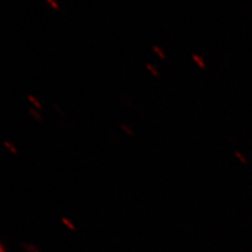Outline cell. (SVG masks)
<instances>
[{
	"instance_id": "5",
	"label": "cell",
	"mask_w": 252,
	"mask_h": 252,
	"mask_svg": "<svg viewBox=\"0 0 252 252\" xmlns=\"http://www.w3.org/2000/svg\"><path fill=\"white\" fill-rule=\"evenodd\" d=\"M3 143H4V145H5V146H7V147H9V148L11 149V152H12L13 154H17V152L15 151L14 147H12V146L9 144V142H7V141H5V140H4V141H3Z\"/></svg>"
},
{
	"instance_id": "6",
	"label": "cell",
	"mask_w": 252,
	"mask_h": 252,
	"mask_svg": "<svg viewBox=\"0 0 252 252\" xmlns=\"http://www.w3.org/2000/svg\"><path fill=\"white\" fill-rule=\"evenodd\" d=\"M145 65H146V66H147V67H148L149 69H151V70H152V72L154 73V75H155V76H158V73L156 72V69L154 68V66H153L152 64H149V63H145Z\"/></svg>"
},
{
	"instance_id": "4",
	"label": "cell",
	"mask_w": 252,
	"mask_h": 252,
	"mask_svg": "<svg viewBox=\"0 0 252 252\" xmlns=\"http://www.w3.org/2000/svg\"><path fill=\"white\" fill-rule=\"evenodd\" d=\"M153 49L160 55V57L162 58V59H164V55H163V53H162V50L160 49V47H158V46H156V45H153Z\"/></svg>"
},
{
	"instance_id": "7",
	"label": "cell",
	"mask_w": 252,
	"mask_h": 252,
	"mask_svg": "<svg viewBox=\"0 0 252 252\" xmlns=\"http://www.w3.org/2000/svg\"><path fill=\"white\" fill-rule=\"evenodd\" d=\"M121 126H122V128L124 129V130H126V131H127L128 132V135H130V136H132V132H131V130L127 127V126H126L125 124H121Z\"/></svg>"
},
{
	"instance_id": "3",
	"label": "cell",
	"mask_w": 252,
	"mask_h": 252,
	"mask_svg": "<svg viewBox=\"0 0 252 252\" xmlns=\"http://www.w3.org/2000/svg\"><path fill=\"white\" fill-rule=\"evenodd\" d=\"M28 98L31 100V102H33V103L37 106V107H39V108H40L41 107V105L40 104H39L38 103V102H37V100L33 97V96H32V94H28Z\"/></svg>"
},
{
	"instance_id": "8",
	"label": "cell",
	"mask_w": 252,
	"mask_h": 252,
	"mask_svg": "<svg viewBox=\"0 0 252 252\" xmlns=\"http://www.w3.org/2000/svg\"><path fill=\"white\" fill-rule=\"evenodd\" d=\"M46 1H47V2H49V3H51V4H52V5H53V6L55 7V9H59V6H58V4H57L56 2H55V1H54V0H46Z\"/></svg>"
},
{
	"instance_id": "9",
	"label": "cell",
	"mask_w": 252,
	"mask_h": 252,
	"mask_svg": "<svg viewBox=\"0 0 252 252\" xmlns=\"http://www.w3.org/2000/svg\"><path fill=\"white\" fill-rule=\"evenodd\" d=\"M235 155H236V156H238V157L240 158V159H241V161H242V162H244V163H245V162H246V160H245V158H244V157H243V156H242V155H241V154H240L239 152H235Z\"/></svg>"
},
{
	"instance_id": "2",
	"label": "cell",
	"mask_w": 252,
	"mask_h": 252,
	"mask_svg": "<svg viewBox=\"0 0 252 252\" xmlns=\"http://www.w3.org/2000/svg\"><path fill=\"white\" fill-rule=\"evenodd\" d=\"M28 109H29L30 114L33 115V116L36 118V119H37L38 121H41V119H40V116H39V115H38V114L35 112V110H34V108H33V107H29Z\"/></svg>"
},
{
	"instance_id": "1",
	"label": "cell",
	"mask_w": 252,
	"mask_h": 252,
	"mask_svg": "<svg viewBox=\"0 0 252 252\" xmlns=\"http://www.w3.org/2000/svg\"><path fill=\"white\" fill-rule=\"evenodd\" d=\"M192 58L199 63L200 64V66L202 67V68H204L205 67V64H204V62H203V60H202V58L201 57H199V56H196L195 54H192Z\"/></svg>"
}]
</instances>
